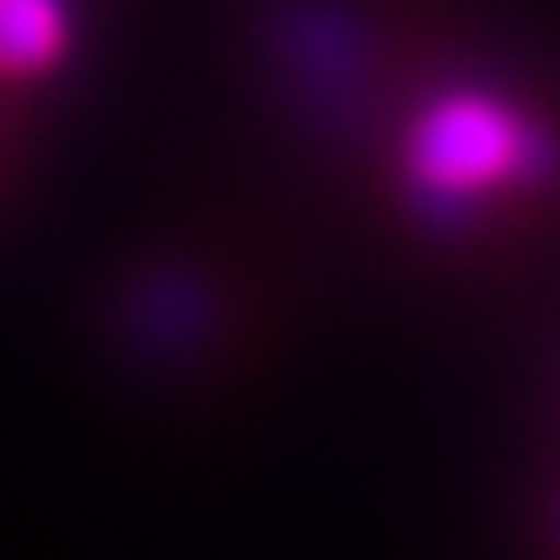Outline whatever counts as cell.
<instances>
[{
	"mask_svg": "<svg viewBox=\"0 0 560 560\" xmlns=\"http://www.w3.org/2000/svg\"><path fill=\"white\" fill-rule=\"evenodd\" d=\"M539 159L534 126L490 93H446L408 131V180L435 201H485Z\"/></svg>",
	"mask_w": 560,
	"mask_h": 560,
	"instance_id": "cell-1",
	"label": "cell"
},
{
	"mask_svg": "<svg viewBox=\"0 0 560 560\" xmlns=\"http://www.w3.org/2000/svg\"><path fill=\"white\" fill-rule=\"evenodd\" d=\"M71 44V16L60 0H0V82L44 77Z\"/></svg>",
	"mask_w": 560,
	"mask_h": 560,
	"instance_id": "cell-2",
	"label": "cell"
}]
</instances>
